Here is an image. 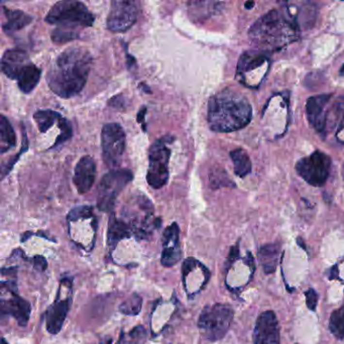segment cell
<instances>
[{"label":"cell","instance_id":"obj_25","mask_svg":"<svg viewBox=\"0 0 344 344\" xmlns=\"http://www.w3.org/2000/svg\"><path fill=\"white\" fill-rule=\"evenodd\" d=\"M0 152L4 154L16 145V135L14 127L11 126L8 119L1 115L0 117Z\"/></svg>","mask_w":344,"mask_h":344},{"label":"cell","instance_id":"obj_28","mask_svg":"<svg viewBox=\"0 0 344 344\" xmlns=\"http://www.w3.org/2000/svg\"><path fill=\"white\" fill-rule=\"evenodd\" d=\"M147 337V330L139 325L132 328L130 332H121L117 344H145Z\"/></svg>","mask_w":344,"mask_h":344},{"label":"cell","instance_id":"obj_42","mask_svg":"<svg viewBox=\"0 0 344 344\" xmlns=\"http://www.w3.org/2000/svg\"><path fill=\"white\" fill-rule=\"evenodd\" d=\"M1 342H2V343H1V344H8V343H7V342H6V340H5V339H4V338H2V340H1Z\"/></svg>","mask_w":344,"mask_h":344},{"label":"cell","instance_id":"obj_12","mask_svg":"<svg viewBox=\"0 0 344 344\" xmlns=\"http://www.w3.org/2000/svg\"><path fill=\"white\" fill-rule=\"evenodd\" d=\"M253 344H279V328L273 311L262 313L253 331Z\"/></svg>","mask_w":344,"mask_h":344},{"label":"cell","instance_id":"obj_10","mask_svg":"<svg viewBox=\"0 0 344 344\" xmlns=\"http://www.w3.org/2000/svg\"><path fill=\"white\" fill-rule=\"evenodd\" d=\"M102 157L108 167L118 164L125 149V133L118 123H107L101 131Z\"/></svg>","mask_w":344,"mask_h":344},{"label":"cell","instance_id":"obj_33","mask_svg":"<svg viewBox=\"0 0 344 344\" xmlns=\"http://www.w3.org/2000/svg\"><path fill=\"white\" fill-rule=\"evenodd\" d=\"M306 296V303H307V307L311 311H315L317 308V303H318V294L314 289H309L307 292L305 293Z\"/></svg>","mask_w":344,"mask_h":344},{"label":"cell","instance_id":"obj_27","mask_svg":"<svg viewBox=\"0 0 344 344\" xmlns=\"http://www.w3.org/2000/svg\"><path fill=\"white\" fill-rule=\"evenodd\" d=\"M63 118L60 113L53 111V110H37L33 114V119L39 127V131L42 133H46L49 130L59 123L60 120Z\"/></svg>","mask_w":344,"mask_h":344},{"label":"cell","instance_id":"obj_13","mask_svg":"<svg viewBox=\"0 0 344 344\" xmlns=\"http://www.w3.org/2000/svg\"><path fill=\"white\" fill-rule=\"evenodd\" d=\"M180 228L176 222L165 228L163 234V252L161 262L165 267L174 266L182 258L179 244Z\"/></svg>","mask_w":344,"mask_h":344},{"label":"cell","instance_id":"obj_29","mask_svg":"<svg viewBox=\"0 0 344 344\" xmlns=\"http://www.w3.org/2000/svg\"><path fill=\"white\" fill-rule=\"evenodd\" d=\"M329 329L337 339H344V305L331 314Z\"/></svg>","mask_w":344,"mask_h":344},{"label":"cell","instance_id":"obj_5","mask_svg":"<svg viewBox=\"0 0 344 344\" xmlns=\"http://www.w3.org/2000/svg\"><path fill=\"white\" fill-rule=\"evenodd\" d=\"M233 319V310L224 304H214L204 308L198 320L202 336L217 341L225 336Z\"/></svg>","mask_w":344,"mask_h":344},{"label":"cell","instance_id":"obj_41","mask_svg":"<svg viewBox=\"0 0 344 344\" xmlns=\"http://www.w3.org/2000/svg\"><path fill=\"white\" fill-rule=\"evenodd\" d=\"M339 73H340V76H344V64H343V66L341 67Z\"/></svg>","mask_w":344,"mask_h":344},{"label":"cell","instance_id":"obj_37","mask_svg":"<svg viewBox=\"0 0 344 344\" xmlns=\"http://www.w3.org/2000/svg\"><path fill=\"white\" fill-rule=\"evenodd\" d=\"M124 98L122 96H115V97H113L110 101H109V104L110 106H113V107H117L119 109L122 108V106L124 105V102H123Z\"/></svg>","mask_w":344,"mask_h":344},{"label":"cell","instance_id":"obj_40","mask_svg":"<svg viewBox=\"0 0 344 344\" xmlns=\"http://www.w3.org/2000/svg\"><path fill=\"white\" fill-rule=\"evenodd\" d=\"M297 243H298V244H299V245L301 246V247H303V248H306V247H305V245H304V243H303V244L301 243V237H298V239H297Z\"/></svg>","mask_w":344,"mask_h":344},{"label":"cell","instance_id":"obj_8","mask_svg":"<svg viewBox=\"0 0 344 344\" xmlns=\"http://www.w3.org/2000/svg\"><path fill=\"white\" fill-rule=\"evenodd\" d=\"M133 175L129 169L111 170L102 178L97 189V207L102 212H112L116 198L126 185L132 181Z\"/></svg>","mask_w":344,"mask_h":344},{"label":"cell","instance_id":"obj_34","mask_svg":"<svg viewBox=\"0 0 344 344\" xmlns=\"http://www.w3.org/2000/svg\"><path fill=\"white\" fill-rule=\"evenodd\" d=\"M27 149H28V139H27V135H24V133H23V147H22V149L19 151V154L17 156H16L10 162L7 163V165H6L5 168H3V170H2V179L5 177V175H7L10 172V170L12 169V167H14L15 164L18 160V158L21 156L22 152L24 150H27Z\"/></svg>","mask_w":344,"mask_h":344},{"label":"cell","instance_id":"obj_9","mask_svg":"<svg viewBox=\"0 0 344 344\" xmlns=\"http://www.w3.org/2000/svg\"><path fill=\"white\" fill-rule=\"evenodd\" d=\"M330 158L323 151H314L310 156L299 160L296 171L300 177L314 187L323 186L329 177Z\"/></svg>","mask_w":344,"mask_h":344},{"label":"cell","instance_id":"obj_26","mask_svg":"<svg viewBox=\"0 0 344 344\" xmlns=\"http://www.w3.org/2000/svg\"><path fill=\"white\" fill-rule=\"evenodd\" d=\"M230 158L233 162L234 173L236 176L245 178L251 172V161L245 149L236 148L230 151Z\"/></svg>","mask_w":344,"mask_h":344},{"label":"cell","instance_id":"obj_4","mask_svg":"<svg viewBox=\"0 0 344 344\" xmlns=\"http://www.w3.org/2000/svg\"><path fill=\"white\" fill-rule=\"evenodd\" d=\"M45 20L48 23L59 25L61 29H68L92 27L95 18L84 3L74 0H64L50 8Z\"/></svg>","mask_w":344,"mask_h":344},{"label":"cell","instance_id":"obj_32","mask_svg":"<svg viewBox=\"0 0 344 344\" xmlns=\"http://www.w3.org/2000/svg\"><path fill=\"white\" fill-rule=\"evenodd\" d=\"M77 33L73 32L71 30H65V29H57L53 32L52 33V40L55 44H64L70 41H73L74 39L77 37Z\"/></svg>","mask_w":344,"mask_h":344},{"label":"cell","instance_id":"obj_14","mask_svg":"<svg viewBox=\"0 0 344 344\" xmlns=\"http://www.w3.org/2000/svg\"><path fill=\"white\" fill-rule=\"evenodd\" d=\"M72 302V292L69 294L62 298L61 292L58 291V296L54 304L50 306L48 309L46 314V323H47V330L50 334H58L64 322L66 320V317L68 315L70 306Z\"/></svg>","mask_w":344,"mask_h":344},{"label":"cell","instance_id":"obj_38","mask_svg":"<svg viewBox=\"0 0 344 344\" xmlns=\"http://www.w3.org/2000/svg\"><path fill=\"white\" fill-rule=\"evenodd\" d=\"M146 112H147V108L146 107H143L141 109V111H139V113L137 114V121L138 122H144V118L146 116Z\"/></svg>","mask_w":344,"mask_h":344},{"label":"cell","instance_id":"obj_11","mask_svg":"<svg viewBox=\"0 0 344 344\" xmlns=\"http://www.w3.org/2000/svg\"><path fill=\"white\" fill-rule=\"evenodd\" d=\"M137 3L127 0H114L107 17V29L113 33H124L137 20Z\"/></svg>","mask_w":344,"mask_h":344},{"label":"cell","instance_id":"obj_31","mask_svg":"<svg viewBox=\"0 0 344 344\" xmlns=\"http://www.w3.org/2000/svg\"><path fill=\"white\" fill-rule=\"evenodd\" d=\"M211 187L216 189L220 187H235V184L229 179L223 169H213L209 175Z\"/></svg>","mask_w":344,"mask_h":344},{"label":"cell","instance_id":"obj_19","mask_svg":"<svg viewBox=\"0 0 344 344\" xmlns=\"http://www.w3.org/2000/svg\"><path fill=\"white\" fill-rule=\"evenodd\" d=\"M333 133L334 138L340 144H344V97L339 98L333 106L326 113L325 133Z\"/></svg>","mask_w":344,"mask_h":344},{"label":"cell","instance_id":"obj_23","mask_svg":"<svg viewBox=\"0 0 344 344\" xmlns=\"http://www.w3.org/2000/svg\"><path fill=\"white\" fill-rule=\"evenodd\" d=\"M279 250H281V246L278 244H269L261 247L259 251V261L265 274H272L276 271Z\"/></svg>","mask_w":344,"mask_h":344},{"label":"cell","instance_id":"obj_18","mask_svg":"<svg viewBox=\"0 0 344 344\" xmlns=\"http://www.w3.org/2000/svg\"><path fill=\"white\" fill-rule=\"evenodd\" d=\"M31 60L27 52L21 49H7L1 61L2 72L10 79L17 80L18 76L30 64Z\"/></svg>","mask_w":344,"mask_h":344},{"label":"cell","instance_id":"obj_24","mask_svg":"<svg viewBox=\"0 0 344 344\" xmlns=\"http://www.w3.org/2000/svg\"><path fill=\"white\" fill-rule=\"evenodd\" d=\"M41 70L34 64L31 63L30 65L23 70V72L18 76L17 85L20 91L23 93H31L35 86L39 84L41 79Z\"/></svg>","mask_w":344,"mask_h":344},{"label":"cell","instance_id":"obj_36","mask_svg":"<svg viewBox=\"0 0 344 344\" xmlns=\"http://www.w3.org/2000/svg\"><path fill=\"white\" fill-rule=\"evenodd\" d=\"M239 258V245H235L231 247L230 252H229V257L227 260V265H231L237 259Z\"/></svg>","mask_w":344,"mask_h":344},{"label":"cell","instance_id":"obj_15","mask_svg":"<svg viewBox=\"0 0 344 344\" xmlns=\"http://www.w3.org/2000/svg\"><path fill=\"white\" fill-rule=\"evenodd\" d=\"M0 311L2 318L4 316H12L17 321L18 325L27 326L31 317V304L19 297L18 294H10L7 299H2L0 302Z\"/></svg>","mask_w":344,"mask_h":344},{"label":"cell","instance_id":"obj_3","mask_svg":"<svg viewBox=\"0 0 344 344\" xmlns=\"http://www.w3.org/2000/svg\"><path fill=\"white\" fill-rule=\"evenodd\" d=\"M251 117L252 108L248 100L231 89H224L209 99L207 118L213 131L241 130L250 122Z\"/></svg>","mask_w":344,"mask_h":344},{"label":"cell","instance_id":"obj_30","mask_svg":"<svg viewBox=\"0 0 344 344\" xmlns=\"http://www.w3.org/2000/svg\"><path fill=\"white\" fill-rule=\"evenodd\" d=\"M142 307H143L142 297L137 294H133L119 306V311L124 315L136 316L141 313Z\"/></svg>","mask_w":344,"mask_h":344},{"label":"cell","instance_id":"obj_21","mask_svg":"<svg viewBox=\"0 0 344 344\" xmlns=\"http://www.w3.org/2000/svg\"><path fill=\"white\" fill-rule=\"evenodd\" d=\"M223 4V2L217 1H190L188 2V12L192 20L203 22L213 15L218 14Z\"/></svg>","mask_w":344,"mask_h":344},{"label":"cell","instance_id":"obj_2","mask_svg":"<svg viewBox=\"0 0 344 344\" xmlns=\"http://www.w3.org/2000/svg\"><path fill=\"white\" fill-rule=\"evenodd\" d=\"M300 27L291 7L273 9L254 22L248 32L252 44L263 53L275 52L296 42Z\"/></svg>","mask_w":344,"mask_h":344},{"label":"cell","instance_id":"obj_7","mask_svg":"<svg viewBox=\"0 0 344 344\" xmlns=\"http://www.w3.org/2000/svg\"><path fill=\"white\" fill-rule=\"evenodd\" d=\"M174 141L172 136H164L150 146L148 151V170L147 181L154 189H160L169 180V161L171 149L168 147Z\"/></svg>","mask_w":344,"mask_h":344},{"label":"cell","instance_id":"obj_22","mask_svg":"<svg viewBox=\"0 0 344 344\" xmlns=\"http://www.w3.org/2000/svg\"><path fill=\"white\" fill-rule=\"evenodd\" d=\"M3 11L6 20L3 22L2 28L3 31L7 33H12L23 29L24 27L29 25L33 20V17L31 16L24 14L21 10H12L4 7Z\"/></svg>","mask_w":344,"mask_h":344},{"label":"cell","instance_id":"obj_35","mask_svg":"<svg viewBox=\"0 0 344 344\" xmlns=\"http://www.w3.org/2000/svg\"><path fill=\"white\" fill-rule=\"evenodd\" d=\"M33 266H34V269H36L37 271L44 272L48 267V262L44 257L35 256L33 258Z\"/></svg>","mask_w":344,"mask_h":344},{"label":"cell","instance_id":"obj_20","mask_svg":"<svg viewBox=\"0 0 344 344\" xmlns=\"http://www.w3.org/2000/svg\"><path fill=\"white\" fill-rule=\"evenodd\" d=\"M131 234H133L131 225L127 221L116 218L114 213H111L107 232V245L109 248L114 249L121 239L130 237Z\"/></svg>","mask_w":344,"mask_h":344},{"label":"cell","instance_id":"obj_39","mask_svg":"<svg viewBox=\"0 0 344 344\" xmlns=\"http://www.w3.org/2000/svg\"><path fill=\"white\" fill-rule=\"evenodd\" d=\"M253 5H254V2H246V7L247 9H250Z\"/></svg>","mask_w":344,"mask_h":344},{"label":"cell","instance_id":"obj_17","mask_svg":"<svg viewBox=\"0 0 344 344\" xmlns=\"http://www.w3.org/2000/svg\"><path fill=\"white\" fill-rule=\"evenodd\" d=\"M331 96L332 95L321 94L310 97L307 100V104H306L307 117L313 129L318 132H324L327 113L325 108L331 99Z\"/></svg>","mask_w":344,"mask_h":344},{"label":"cell","instance_id":"obj_16","mask_svg":"<svg viewBox=\"0 0 344 344\" xmlns=\"http://www.w3.org/2000/svg\"><path fill=\"white\" fill-rule=\"evenodd\" d=\"M96 178V164L94 160L85 156L80 159L78 164H76L73 183L77 189L79 194H85L90 190L95 182Z\"/></svg>","mask_w":344,"mask_h":344},{"label":"cell","instance_id":"obj_1","mask_svg":"<svg viewBox=\"0 0 344 344\" xmlns=\"http://www.w3.org/2000/svg\"><path fill=\"white\" fill-rule=\"evenodd\" d=\"M92 67V57L84 48H69L58 56L47 74V82L61 98L79 94L87 83Z\"/></svg>","mask_w":344,"mask_h":344},{"label":"cell","instance_id":"obj_6","mask_svg":"<svg viewBox=\"0 0 344 344\" xmlns=\"http://www.w3.org/2000/svg\"><path fill=\"white\" fill-rule=\"evenodd\" d=\"M271 67V59L259 49L247 50L238 60L236 79L248 88H258Z\"/></svg>","mask_w":344,"mask_h":344}]
</instances>
